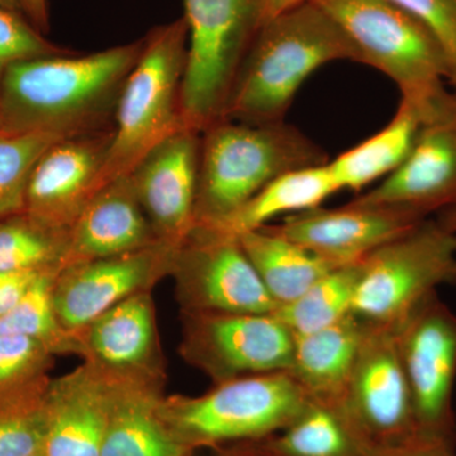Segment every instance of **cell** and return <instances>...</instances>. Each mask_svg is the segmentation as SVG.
Listing matches in <instances>:
<instances>
[{"instance_id":"29","label":"cell","mask_w":456,"mask_h":456,"mask_svg":"<svg viewBox=\"0 0 456 456\" xmlns=\"http://www.w3.org/2000/svg\"><path fill=\"white\" fill-rule=\"evenodd\" d=\"M60 270L41 273L20 302L0 318V336L20 335L46 345L55 356H77L74 332L60 323L53 303V287Z\"/></svg>"},{"instance_id":"19","label":"cell","mask_w":456,"mask_h":456,"mask_svg":"<svg viewBox=\"0 0 456 456\" xmlns=\"http://www.w3.org/2000/svg\"><path fill=\"white\" fill-rule=\"evenodd\" d=\"M113 392L112 378L88 362L53 378L45 398V455L101 456Z\"/></svg>"},{"instance_id":"39","label":"cell","mask_w":456,"mask_h":456,"mask_svg":"<svg viewBox=\"0 0 456 456\" xmlns=\"http://www.w3.org/2000/svg\"><path fill=\"white\" fill-rule=\"evenodd\" d=\"M305 2H310V0H265L264 22L272 20L273 17L278 16V14L283 13L288 9L297 7V5Z\"/></svg>"},{"instance_id":"28","label":"cell","mask_w":456,"mask_h":456,"mask_svg":"<svg viewBox=\"0 0 456 456\" xmlns=\"http://www.w3.org/2000/svg\"><path fill=\"white\" fill-rule=\"evenodd\" d=\"M68 246L69 230L18 213L0 221V273L61 270Z\"/></svg>"},{"instance_id":"6","label":"cell","mask_w":456,"mask_h":456,"mask_svg":"<svg viewBox=\"0 0 456 456\" xmlns=\"http://www.w3.org/2000/svg\"><path fill=\"white\" fill-rule=\"evenodd\" d=\"M345 33L358 62L387 75L425 116L448 94L445 55L430 32L391 0H314Z\"/></svg>"},{"instance_id":"34","label":"cell","mask_w":456,"mask_h":456,"mask_svg":"<svg viewBox=\"0 0 456 456\" xmlns=\"http://www.w3.org/2000/svg\"><path fill=\"white\" fill-rule=\"evenodd\" d=\"M415 18L439 44L448 61L450 80L456 92V0H391Z\"/></svg>"},{"instance_id":"41","label":"cell","mask_w":456,"mask_h":456,"mask_svg":"<svg viewBox=\"0 0 456 456\" xmlns=\"http://www.w3.org/2000/svg\"><path fill=\"white\" fill-rule=\"evenodd\" d=\"M0 8L9 9V11L20 12L23 13L22 5L20 0H0Z\"/></svg>"},{"instance_id":"22","label":"cell","mask_w":456,"mask_h":456,"mask_svg":"<svg viewBox=\"0 0 456 456\" xmlns=\"http://www.w3.org/2000/svg\"><path fill=\"white\" fill-rule=\"evenodd\" d=\"M114 380L112 408L101 456H194L173 436L160 403L165 384Z\"/></svg>"},{"instance_id":"3","label":"cell","mask_w":456,"mask_h":456,"mask_svg":"<svg viewBox=\"0 0 456 456\" xmlns=\"http://www.w3.org/2000/svg\"><path fill=\"white\" fill-rule=\"evenodd\" d=\"M329 161L320 146L285 121L217 119L200 134L194 227L227 220L283 174Z\"/></svg>"},{"instance_id":"37","label":"cell","mask_w":456,"mask_h":456,"mask_svg":"<svg viewBox=\"0 0 456 456\" xmlns=\"http://www.w3.org/2000/svg\"><path fill=\"white\" fill-rule=\"evenodd\" d=\"M20 2L27 20L44 35L49 32V0H20Z\"/></svg>"},{"instance_id":"20","label":"cell","mask_w":456,"mask_h":456,"mask_svg":"<svg viewBox=\"0 0 456 456\" xmlns=\"http://www.w3.org/2000/svg\"><path fill=\"white\" fill-rule=\"evenodd\" d=\"M130 176L107 183L69 230L65 265L160 245Z\"/></svg>"},{"instance_id":"11","label":"cell","mask_w":456,"mask_h":456,"mask_svg":"<svg viewBox=\"0 0 456 456\" xmlns=\"http://www.w3.org/2000/svg\"><path fill=\"white\" fill-rule=\"evenodd\" d=\"M170 277L180 311L273 314L278 308L237 237L194 227L174 248Z\"/></svg>"},{"instance_id":"13","label":"cell","mask_w":456,"mask_h":456,"mask_svg":"<svg viewBox=\"0 0 456 456\" xmlns=\"http://www.w3.org/2000/svg\"><path fill=\"white\" fill-rule=\"evenodd\" d=\"M350 203L399 209L425 220L455 206L456 92H450L422 123L398 169Z\"/></svg>"},{"instance_id":"1","label":"cell","mask_w":456,"mask_h":456,"mask_svg":"<svg viewBox=\"0 0 456 456\" xmlns=\"http://www.w3.org/2000/svg\"><path fill=\"white\" fill-rule=\"evenodd\" d=\"M143 37L92 53L16 62L0 83L2 130L73 137L113 128L125 84Z\"/></svg>"},{"instance_id":"35","label":"cell","mask_w":456,"mask_h":456,"mask_svg":"<svg viewBox=\"0 0 456 456\" xmlns=\"http://www.w3.org/2000/svg\"><path fill=\"white\" fill-rule=\"evenodd\" d=\"M367 456H456L455 445L446 441L417 436L388 448L369 449Z\"/></svg>"},{"instance_id":"7","label":"cell","mask_w":456,"mask_h":456,"mask_svg":"<svg viewBox=\"0 0 456 456\" xmlns=\"http://www.w3.org/2000/svg\"><path fill=\"white\" fill-rule=\"evenodd\" d=\"M183 2L189 31L183 119L202 134L224 113L240 65L263 26L265 0Z\"/></svg>"},{"instance_id":"21","label":"cell","mask_w":456,"mask_h":456,"mask_svg":"<svg viewBox=\"0 0 456 456\" xmlns=\"http://www.w3.org/2000/svg\"><path fill=\"white\" fill-rule=\"evenodd\" d=\"M365 325L364 320L350 314L325 329L293 335L292 360L287 373L312 401L340 406Z\"/></svg>"},{"instance_id":"27","label":"cell","mask_w":456,"mask_h":456,"mask_svg":"<svg viewBox=\"0 0 456 456\" xmlns=\"http://www.w3.org/2000/svg\"><path fill=\"white\" fill-rule=\"evenodd\" d=\"M362 272V260L336 266L298 298L279 305L275 316L292 335L310 334L334 325L353 314Z\"/></svg>"},{"instance_id":"18","label":"cell","mask_w":456,"mask_h":456,"mask_svg":"<svg viewBox=\"0 0 456 456\" xmlns=\"http://www.w3.org/2000/svg\"><path fill=\"white\" fill-rule=\"evenodd\" d=\"M422 221L425 218L399 209L349 202L340 208L317 207L293 213L281 224L269 226L332 266H341L365 259Z\"/></svg>"},{"instance_id":"43","label":"cell","mask_w":456,"mask_h":456,"mask_svg":"<svg viewBox=\"0 0 456 456\" xmlns=\"http://www.w3.org/2000/svg\"><path fill=\"white\" fill-rule=\"evenodd\" d=\"M0 130H2V122H0Z\"/></svg>"},{"instance_id":"36","label":"cell","mask_w":456,"mask_h":456,"mask_svg":"<svg viewBox=\"0 0 456 456\" xmlns=\"http://www.w3.org/2000/svg\"><path fill=\"white\" fill-rule=\"evenodd\" d=\"M49 272V270H45ZM44 272L0 273V318L20 302L35 279Z\"/></svg>"},{"instance_id":"25","label":"cell","mask_w":456,"mask_h":456,"mask_svg":"<svg viewBox=\"0 0 456 456\" xmlns=\"http://www.w3.org/2000/svg\"><path fill=\"white\" fill-rule=\"evenodd\" d=\"M237 239L278 307L298 298L336 268L269 224Z\"/></svg>"},{"instance_id":"30","label":"cell","mask_w":456,"mask_h":456,"mask_svg":"<svg viewBox=\"0 0 456 456\" xmlns=\"http://www.w3.org/2000/svg\"><path fill=\"white\" fill-rule=\"evenodd\" d=\"M55 354L41 341L0 336V403L40 397L49 389Z\"/></svg>"},{"instance_id":"23","label":"cell","mask_w":456,"mask_h":456,"mask_svg":"<svg viewBox=\"0 0 456 456\" xmlns=\"http://www.w3.org/2000/svg\"><path fill=\"white\" fill-rule=\"evenodd\" d=\"M424 121V110L402 99L397 112L383 130L329 161L338 189L360 191L391 175L410 154Z\"/></svg>"},{"instance_id":"31","label":"cell","mask_w":456,"mask_h":456,"mask_svg":"<svg viewBox=\"0 0 456 456\" xmlns=\"http://www.w3.org/2000/svg\"><path fill=\"white\" fill-rule=\"evenodd\" d=\"M60 139L53 134L0 130V221L25 212L33 167Z\"/></svg>"},{"instance_id":"10","label":"cell","mask_w":456,"mask_h":456,"mask_svg":"<svg viewBox=\"0 0 456 456\" xmlns=\"http://www.w3.org/2000/svg\"><path fill=\"white\" fill-rule=\"evenodd\" d=\"M395 332L419 435L456 445L455 314L437 292L431 293L395 327Z\"/></svg>"},{"instance_id":"40","label":"cell","mask_w":456,"mask_h":456,"mask_svg":"<svg viewBox=\"0 0 456 456\" xmlns=\"http://www.w3.org/2000/svg\"><path fill=\"white\" fill-rule=\"evenodd\" d=\"M435 220L439 222L441 226L446 228V230L456 233V204L445 209V211L440 212L439 215H436Z\"/></svg>"},{"instance_id":"5","label":"cell","mask_w":456,"mask_h":456,"mask_svg":"<svg viewBox=\"0 0 456 456\" xmlns=\"http://www.w3.org/2000/svg\"><path fill=\"white\" fill-rule=\"evenodd\" d=\"M310 401L287 371H279L213 384L197 397L165 395L160 415L173 436L197 452L268 437L287 428Z\"/></svg>"},{"instance_id":"38","label":"cell","mask_w":456,"mask_h":456,"mask_svg":"<svg viewBox=\"0 0 456 456\" xmlns=\"http://www.w3.org/2000/svg\"><path fill=\"white\" fill-rule=\"evenodd\" d=\"M209 456H265L261 454L256 446L251 441L245 443L231 444V445L221 446L211 450Z\"/></svg>"},{"instance_id":"42","label":"cell","mask_w":456,"mask_h":456,"mask_svg":"<svg viewBox=\"0 0 456 456\" xmlns=\"http://www.w3.org/2000/svg\"><path fill=\"white\" fill-rule=\"evenodd\" d=\"M31 456H46L45 455L44 450H40V452H35V454Z\"/></svg>"},{"instance_id":"24","label":"cell","mask_w":456,"mask_h":456,"mask_svg":"<svg viewBox=\"0 0 456 456\" xmlns=\"http://www.w3.org/2000/svg\"><path fill=\"white\" fill-rule=\"evenodd\" d=\"M338 191L329 163L290 171L270 182L227 220L204 228L222 235L240 237L266 226L279 216L317 208Z\"/></svg>"},{"instance_id":"14","label":"cell","mask_w":456,"mask_h":456,"mask_svg":"<svg viewBox=\"0 0 456 456\" xmlns=\"http://www.w3.org/2000/svg\"><path fill=\"white\" fill-rule=\"evenodd\" d=\"M173 246L83 261L64 266L56 275L53 303L64 329L75 332L137 293L152 292L170 277Z\"/></svg>"},{"instance_id":"9","label":"cell","mask_w":456,"mask_h":456,"mask_svg":"<svg viewBox=\"0 0 456 456\" xmlns=\"http://www.w3.org/2000/svg\"><path fill=\"white\" fill-rule=\"evenodd\" d=\"M179 355L213 384L288 371L293 335L273 314L180 311Z\"/></svg>"},{"instance_id":"33","label":"cell","mask_w":456,"mask_h":456,"mask_svg":"<svg viewBox=\"0 0 456 456\" xmlns=\"http://www.w3.org/2000/svg\"><path fill=\"white\" fill-rule=\"evenodd\" d=\"M70 51L47 40L25 14L0 8V83L5 71L16 62Z\"/></svg>"},{"instance_id":"15","label":"cell","mask_w":456,"mask_h":456,"mask_svg":"<svg viewBox=\"0 0 456 456\" xmlns=\"http://www.w3.org/2000/svg\"><path fill=\"white\" fill-rule=\"evenodd\" d=\"M77 356L116 380L165 384L167 362L152 292L134 294L74 332Z\"/></svg>"},{"instance_id":"8","label":"cell","mask_w":456,"mask_h":456,"mask_svg":"<svg viewBox=\"0 0 456 456\" xmlns=\"http://www.w3.org/2000/svg\"><path fill=\"white\" fill-rule=\"evenodd\" d=\"M445 284H456V233L428 218L362 259L353 314L395 327Z\"/></svg>"},{"instance_id":"2","label":"cell","mask_w":456,"mask_h":456,"mask_svg":"<svg viewBox=\"0 0 456 456\" xmlns=\"http://www.w3.org/2000/svg\"><path fill=\"white\" fill-rule=\"evenodd\" d=\"M358 62V53L314 0L266 20L231 86L221 118L265 125L283 122L302 84L321 66Z\"/></svg>"},{"instance_id":"32","label":"cell","mask_w":456,"mask_h":456,"mask_svg":"<svg viewBox=\"0 0 456 456\" xmlns=\"http://www.w3.org/2000/svg\"><path fill=\"white\" fill-rule=\"evenodd\" d=\"M46 393L40 397L0 403V456H31L44 450Z\"/></svg>"},{"instance_id":"4","label":"cell","mask_w":456,"mask_h":456,"mask_svg":"<svg viewBox=\"0 0 456 456\" xmlns=\"http://www.w3.org/2000/svg\"><path fill=\"white\" fill-rule=\"evenodd\" d=\"M188 44L184 17L156 27L143 37L142 53L117 106L101 188L128 175L147 152L187 127L183 119L182 95Z\"/></svg>"},{"instance_id":"16","label":"cell","mask_w":456,"mask_h":456,"mask_svg":"<svg viewBox=\"0 0 456 456\" xmlns=\"http://www.w3.org/2000/svg\"><path fill=\"white\" fill-rule=\"evenodd\" d=\"M200 132L182 128L128 174L141 206L161 244H182L196 226Z\"/></svg>"},{"instance_id":"17","label":"cell","mask_w":456,"mask_h":456,"mask_svg":"<svg viewBox=\"0 0 456 456\" xmlns=\"http://www.w3.org/2000/svg\"><path fill=\"white\" fill-rule=\"evenodd\" d=\"M112 130L55 141L33 167L25 212L47 226L70 230L101 191Z\"/></svg>"},{"instance_id":"12","label":"cell","mask_w":456,"mask_h":456,"mask_svg":"<svg viewBox=\"0 0 456 456\" xmlns=\"http://www.w3.org/2000/svg\"><path fill=\"white\" fill-rule=\"evenodd\" d=\"M340 407L369 449L422 436L395 327L367 322Z\"/></svg>"},{"instance_id":"26","label":"cell","mask_w":456,"mask_h":456,"mask_svg":"<svg viewBox=\"0 0 456 456\" xmlns=\"http://www.w3.org/2000/svg\"><path fill=\"white\" fill-rule=\"evenodd\" d=\"M251 443L265 456H367L369 450L338 404L312 399L283 430Z\"/></svg>"}]
</instances>
